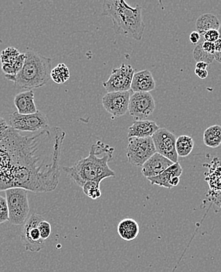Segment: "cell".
Wrapping results in <instances>:
<instances>
[{"label":"cell","instance_id":"6da1fadb","mask_svg":"<svg viewBox=\"0 0 221 272\" xmlns=\"http://www.w3.org/2000/svg\"><path fill=\"white\" fill-rule=\"evenodd\" d=\"M66 136L58 126L27 136L10 129L0 140V191L16 187L36 193L54 191Z\"/></svg>","mask_w":221,"mask_h":272},{"label":"cell","instance_id":"7a4b0ae2","mask_svg":"<svg viewBox=\"0 0 221 272\" xmlns=\"http://www.w3.org/2000/svg\"><path fill=\"white\" fill-rule=\"evenodd\" d=\"M114 148L98 140L92 144L89 156L82 158L70 167H64V171L76 184L83 187L87 182L101 183L103 180L115 178V173L109 166L112 159Z\"/></svg>","mask_w":221,"mask_h":272},{"label":"cell","instance_id":"3957f363","mask_svg":"<svg viewBox=\"0 0 221 272\" xmlns=\"http://www.w3.org/2000/svg\"><path fill=\"white\" fill-rule=\"evenodd\" d=\"M101 15L111 19L115 33L136 41L142 40L145 24L140 5L131 6L123 0H105Z\"/></svg>","mask_w":221,"mask_h":272},{"label":"cell","instance_id":"277c9868","mask_svg":"<svg viewBox=\"0 0 221 272\" xmlns=\"http://www.w3.org/2000/svg\"><path fill=\"white\" fill-rule=\"evenodd\" d=\"M52 60L34 50L25 53L24 65L14 79V84L25 91L44 87L51 73Z\"/></svg>","mask_w":221,"mask_h":272},{"label":"cell","instance_id":"5b68a950","mask_svg":"<svg viewBox=\"0 0 221 272\" xmlns=\"http://www.w3.org/2000/svg\"><path fill=\"white\" fill-rule=\"evenodd\" d=\"M5 193L8 205L9 222L15 226L24 225L30 212L28 191L16 187L6 190Z\"/></svg>","mask_w":221,"mask_h":272},{"label":"cell","instance_id":"8992f818","mask_svg":"<svg viewBox=\"0 0 221 272\" xmlns=\"http://www.w3.org/2000/svg\"><path fill=\"white\" fill-rule=\"evenodd\" d=\"M6 120L10 128L19 132H40L49 128L46 114L40 111L32 114L10 113L6 114Z\"/></svg>","mask_w":221,"mask_h":272},{"label":"cell","instance_id":"52a82bcc","mask_svg":"<svg viewBox=\"0 0 221 272\" xmlns=\"http://www.w3.org/2000/svg\"><path fill=\"white\" fill-rule=\"evenodd\" d=\"M155 153L156 150L152 137L128 138L127 156L128 162L133 166L142 167Z\"/></svg>","mask_w":221,"mask_h":272},{"label":"cell","instance_id":"ba28073f","mask_svg":"<svg viewBox=\"0 0 221 272\" xmlns=\"http://www.w3.org/2000/svg\"><path fill=\"white\" fill-rule=\"evenodd\" d=\"M43 220L42 216L33 213L24 224L21 238L26 250L38 252L45 247V240L42 239L39 230V224Z\"/></svg>","mask_w":221,"mask_h":272},{"label":"cell","instance_id":"9c48e42d","mask_svg":"<svg viewBox=\"0 0 221 272\" xmlns=\"http://www.w3.org/2000/svg\"><path fill=\"white\" fill-rule=\"evenodd\" d=\"M134 74L135 70L131 65L123 64L120 67L112 70L109 79L103 83V87L108 93L130 91Z\"/></svg>","mask_w":221,"mask_h":272},{"label":"cell","instance_id":"30bf717a","mask_svg":"<svg viewBox=\"0 0 221 272\" xmlns=\"http://www.w3.org/2000/svg\"><path fill=\"white\" fill-rule=\"evenodd\" d=\"M156 152L168 159L174 163L178 162L176 151L177 137L173 133L166 128H159L152 136Z\"/></svg>","mask_w":221,"mask_h":272},{"label":"cell","instance_id":"8fae6325","mask_svg":"<svg viewBox=\"0 0 221 272\" xmlns=\"http://www.w3.org/2000/svg\"><path fill=\"white\" fill-rule=\"evenodd\" d=\"M155 109V102L150 93H133L130 99L129 113L135 121L145 120Z\"/></svg>","mask_w":221,"mask_h":272},{"label":"cell","instance_id":"7c38bea8","mask_svg":"<svg viewBox=\"0 0 221 272\" xmlns=\"http://www.w3.org/2000/svg\"><path fill=\"white\" fill-rule=\"evenodd\" d=\"M130 91L108 93L102 98V105L113 117H121L128 113Z\"/></svg>","mask_w":221,"mask_h":272},{"label":"cell","instance_id":"4fadbf2b","mask_svg":"<svg viewBox=\"0 0 221 272\" xmlns=\"http://www.w3.org/2000/svg\"><path fill=\"white\" fill-rule=\"evenodd\" d=\"M174 162L158 153H155L142 166L141 173L146 178H154L172 166Z\"/></svg>","mask_w":221,"mask_h":272},{"label":"cell","instance_id":"5bb4252c","mask_svg":"<svg viewBox=\"0 0 221 272\" xmlns=\"http://www.w3.org/2000/svg\"><path fill=\"white\" fill-rule=\"evenodd\" d=\"M155 88V82L152 72L148 70L135 72L131 88L133 93H150Z\"/></svg>","mask_w":221,"mask_h":272},{"label":"cell","instance_id":"9a60e30c","mask_svg":"<svg viewBox=\"0 0 221 272\" xmlns=\"http://www.w3.org/2000/svg\"><path fill=\"white\" fill-rule=\"evenodd\" d=\"M159 126L154 121L140 120L135 121L132 126L129 128L127 137H138V138H147L152 137L157 130H159Z\"/></svg>","mask_w":221,"mask_h":272},{"label":"cell","instance_id":"2e32d148","mask_svg":"<svg viewBox=\"0 0 221 272\" xmlns=\"http://www.w3.org/2000/svg\"><path fill=\"white\" fill-rule=\"evenodd\" d=\"M14 105L21 114H32L37 113L33 91H24L18 93L14 100Z\"/></svg>","mask_w":221,"mask_h":272},{"label":"cell","instance_id":"e0dca14e","mask_svg":"<svg viewBox=\"0 0 221 272\" xmlns=\"http://www.w3.org/2000/svg\"><path fill=\"white\" fill-rule=\"evenodd\" d=\"M182 173H183V169L181 166L179 162H176L167 168L165 171L162 172V174L154 178H148V180L152 185H158L159 187L171 189L172 186L170 185V181L175 177L180 178Z\"/></svg>","mask_w":221,"mask_h":272},{"label":"cell","instance_id":"ac0fdd59","mask_svg":"<svg viewBox=\"0 0 221 272\" xmlns=\"http://www.w3.org/2000/svg\"><path fill=\"white\" fill-rule=\"evenodd\" d=\"M0 60L1 64L13 65L18 73L24 65L25 53H21L16 48H6L0 53Z\"/></svg>","mask_w":221,"mask_h":272},{"label":"cell","instance_id":"d6986e66","mask_svg":"<svg viewBox=\"0 0 221 272\" xmlns=\"http://www.w3.org/2000/svg\"><path fill=\"white\" fill-rule=\"evenodd\" d=\"M117 231L123 240L132 241L138 236L140 228L135 220L126 218L119 222Z\"/></svg>","mask_w":221,"mask_h":272},{"label":"cell","instance_id":"ffe728a7","mask_svg":"<svg viewBox=\"0 0 221 272\" xmlns=\"http://www.w3.org/2000/svg\"><path fill=\"white\" fill-rule=\"evenodd\" d=\"M220 26L219 19L212 14H202L196 22V29L201 36L210 30H219Z\"/></svg>","mask_w":221,"mask_h":272},{"label":"cell","instance_id":"44dd1931","mask_svg":"<svg viewBox=\"0 0 221 272\" xmlns=\"http://www.w3.org/2000/svg\"><path fill=\"white\" fill-rule=\"evenodd\" d=\"M204 144L209 148H216L221 144V126H209L203 134Z\"/></svg>","mask_w":221,"mask_h":272},{"label":"cell","instance_id":"7402d4cb","mask_svg":"<svg viewBox=\"0 0 221 272\" xmlns=\"http://www.w3.org/2000/svg\"><path fill=\"white\" fill-rule=\"evenodd\" d=\"M195 142L191 136L182 135L177 138L176 151L178 157H187L192 153Z\"/></svg>","mask_w":221,"mask_h":272},{"label":"cell","instance_id":"603a6c76","mask_svg":"<svg viewBox=\"0 0 221 272\" xmlns=\"http://www.w3.org/2000/svg\"><path fill=\"white\" fill-rule=\"evenodd\" d=\"M50 77L54 83L62 84L67 82L70 78L68 68L65 64L61 63L52 69Z\"/></svg>","mask_w":221,"mask_h":272},{"label":"cell","instance_id":"cb8c5ba5","mask_svg":"<svg viewBox=\"0 0 221 272\" xmlns=\"http://www.w3.org/2000/svg\"><path fill=\"white\" fill-rule=\"evenodd\" d=\"M100 184L101 183L95 181H89L83 186V192L87 196L90 198V199H99L101 197V191L100 188Z\"/></svg>","mask_w":221,"mask_h":272},{"label":"cell","instance_id":"d4e9b609","mask_svg":"<svg viewBox=\"0 0 221 272\" xmlns=\"http://www.w3.org/2000/svg\"><path fill=\"white\" fill-rule=\"evenodd\" d=\"M194 59L196 60L197 62H205V63L209 65V64L213 63L214 61V55L209 54V53H205L202 48H201V44H199L196 45L193 51Z\"/></svg>","mask_w":221,"mask_h":272},{"label":"cell","instance_id":"484cf974","mask_svg":"<svg viewBox=\"0 0 221 272\" xmlns=\"http://www.w3.org/2000/svg\"><path fill=\"white\" fill-rule=\"evenodd\" d=\"M9 221L8 205L6 198L0 195V225Z\"/></svg>","mask_w":221,"mask_h":272},{"label":"cell","instance_id":"4316f807","mask_svg":"<svg viewBox=\"0 0 221 272\" xmlns=\"http://www.w3.org/2000/svg\"><path fill=\"white\" fill-rule=\"evenodd\" d=\"M39 230H40L42 239L44 240H46L51 234V225L48 221L43 220L39 224Z\"/></svg>","mask_w":221,"mask_h":272},{"label":"cell","instance_id":"83f0119b","mask_svg":"<svg viewBox=\"0 0 221 272\" xmlns=\"http://www.w3.org/2000/svg\"><path fill=\"white\" fill-rule=\"evenodd\" d=\"M202 36H203L204 41L213 43V44L220 39V34L218 30L208 31Z\"/></svg>","mask_w":221,"mask_h":272},{"label":"cell","instance_id":"f1b7e54d","mask_svg":"<svg viewBox=\"0 0 221 272\" xmlns=\"http://www.w3.org/2000/svg\"><path fill=\"white\" fill-rule=\"evenodd\" d=\"M10 126L6 122V118L0 117V140L4 138L10 130Z\"/></svg>","mask_w":221,"mask_h":272},{"label":"cell","instance_id":"f546056e","mask_svg":"<svg viewBox=\"0 0 221 272\" xmlns=\"http://www.w3.org/2000/svg\"><path fill=\"white\" fill-rule=\"evenodd\" d=\"M201 48L205 53H209V54L214 55V53H215V45L213 43L203 41L201 43Z\"/></svg>","mask_w":221,"mask_h":272},{"label":"cell","instance_id":"4dcf8cb0","mask_svg":"<svg viewBox=\"0 0 221 272\" xmlns=\"http://www.w3.org/2000/svg\"><path fill=\"white\" fill-rule=\"evenodd\" d=\"M190 41L192 44H197L199 42L200 39H201V36L200 34L196 31V32H192L190 35Z\"/></svg>","mask_w":221,"mask_h":272},{"label":"cell","instance_id":"1f68e13d","mask_svg":"<svg viewBox=\"0 0 221 272\" xmlns=\"http://www.w3.org/2000/svg\"><path fill=\"white\" fill-rule=\"evenodd\" d=\"M195 73H196L198 77L201 79H206V78L208 77L207 70H200L196 69V70H195Z\"/></svg>","mask_w":221,"mask_h":272},{"label":"cell","instance_id":"d6a6232c","mask_svg":"<svg viewBox=\"0 0 221 272\" xmlns=\"http://www.w3.org/2000/svg\"><path fill=\"white\" fill-rule=\"evenodd\" d=\"M208 65L205 62H197L196 65V69H200V70H206L207 68Z\"/></svg>","mask_w":221,"mask_h":272},{"label":"cell","instance_id":"836d02e7","mask_svg":"<svg viewBox=\"0 0 221 272\" xmlns=\"http://www.w3.org/2000/svg\"><path fill=\"white\" fill-rule=\"evenodd\" d=\"M170 185L172 186V187H176L179 183H180V178L179 177H175V178H173L171 181H170Z\"/></svg>","mask_w":221,"mask_h":272},{"label":"cell","instance_id":"e575fe53","mask_svg":"<svg viewBox=\"0 0 221 272\" xmlns=\"http://www.w3.org/2000/svg\"><path fill=\"white\" fill-rule=\"evenodd\" d=\"M214 45H215V53H221V39L217 40L214 43Z\"/></svg>","mask_w":221,"mask_h":272},{"label":"cell","instance_id":"d590c367","mask_svg":"<svg viewBox=\"0 0 221 272\" xmlns=\"http://www.w3.org/2000/svg\"><path fill=\"white\" fill-rule=\"evenodd\" d=\"M214 59L218 61L219 63H221V53H214Z\"/></svg>","mask_w":221,"mask_h":272},{"label":"cell","instance_id":"8d00e7d4","mask_svg":"<svg viewBox=\"0 0 221 272\" xmlns=\"http://www.w3.org/2000/svg\"><path fill=\"white\" fill-rule=\"evenodd\" d=\"M218 32H219L220 34V39H221V26H220L219 30H218Z\"/></svg>","mask_w":221,"mask_h":272}]
</instances>
